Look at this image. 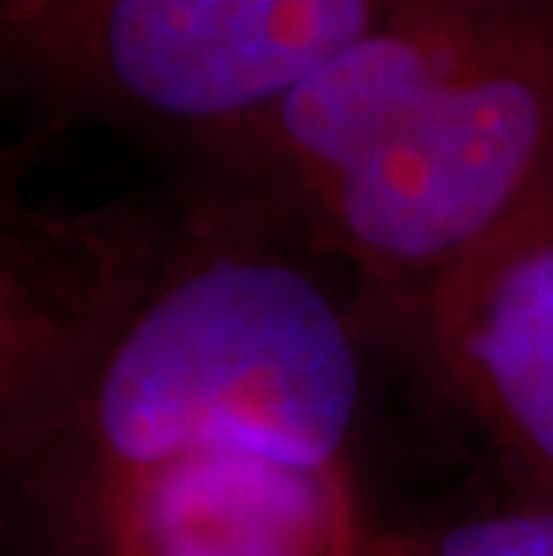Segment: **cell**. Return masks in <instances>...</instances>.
<instances>
[{
    "mask_svg": "<svg viewBox=\"0 0 553 556\" xmlns=\"http://www.w3.org/2000/svg\"><path fill=\"white\" fill-rule=\"evenodd\" d=\"M54 0H0V33L22 26L33 15H40L43 8H51Z\"/></svg>",
    "mask_w": 553,
    "mask_h": 556,
    "instance_id": "cell-9",
    "label": "cell"
},
{
    "mask_svg": "<svg viewBox=\"0 0 553 556\" xmlns=\"http://www.w3.org/2000/svg\"><path fill=\"white\" fill-rule=\"evenodd\" d=\"M546 11L553 0H403L205 155L238 184L244 208L302 230L321 198L431 93Z\"/></svg>",
    "mask_w": 553,
    "mask_h": 556,
    "instance_id": "cell-5",
    "label": "cell"
},
{
    "mask_svg": "<svg viewBox=\"0 0 553 556\" xmlns=\"http://www.w3.org/2000/svg\"><path fill=\"white\" fill-rule=\"evenodd\" d=\"M123 216L0 219V431L37 413L104 345L159 266Z\"/></svg>",
    "mask_w": 553,
    "mask_h": 556,
    "instance_id": "cell-7",
    "label": "cell"
},
{
    "mask_svg": "<svg viewBox=\"0 0 553 556\" xmlns=\"http://www.w3.org/2000/svg\"><path fill=\"white\" fill-rule=\"evenodd\" d=\"M395 556H553V506L528 503L521 510L464 520L431 546Z\"/></svg>",
    "mask_w": 553,
    "mask_h": 556,
    "instance_id": "cell-8",
    "label": "cell"
},
{
    "mask_svg": "<svg viewBox=\"0 0 553 556\" xmlns=\"http://www.w3.org/2000/svg\"><path fill=\"white\" fill-rule=\"evenodd\" d=\"M403 0H54L0 51L58 104L191 137L249 126Z\"/></svg>",
    "mask_w": 553,
    "mask_h": 556,
    "instance_id": "cell-4",
    "label": "cell"
},
{
    "mask_svg": "<svg viewBox=\"0 0 553 556\" xmlns=\"http://www.w3.org/2000/svg\"><path fill=\"white\" fill-rule=\"evenodd\" d=\"M546 201L553 11L431 93L321 198L302 233L356 277V330L392 327Z\"/></svg>",
    "mask_w": 553,
    "mask_h": 556,
    "instance_id": "cell-2",
    "label": "cell"
},
{
    "mask_svg": "<svg viewBox=\"0 0 553 556\" xmlns=\"http://www.w3.org/2000/svg\"><path fill=\"white\" fill-rule=\"evenodd\" d=\"M500 467L553 506V201L395 319Z\"/></svg>",
    "mask_w": 553,
    "mask_h": 556,
    "instance_id": "cell-6",
    "label": "cell"
},
{
    "mask_svg": "<svg viewBox=\"0 0 553 556\" xmlns=\"http://www.w3.org/2000/svg\"><path fill=\"white\" fill-rule=\"evenodd\" d=\"M345 459L230 442H0V556H370Z\"/></svg>",
    "mask_w": 553,
    "mask_h": 556,
    "instance_id": "cell-3",
    "label": "cell"
},
{
    "mask_svg": "<svg viewBox=\"0 0 553 556\" xmlns=\"http://www.w3.org/2000/svg\"><path fill=\"white\" fill-rule=\"evenodd\" d=\"M360 330L331 288L266 241L209 230L148 288L62 392L0 431L58 453L230 442L345 459Z\"/></svg>",
    "mask_w": 553,
    "mask_h": 556,
    "instance_id": "cell-1",
    "label": "cell"
}]
</instances>
